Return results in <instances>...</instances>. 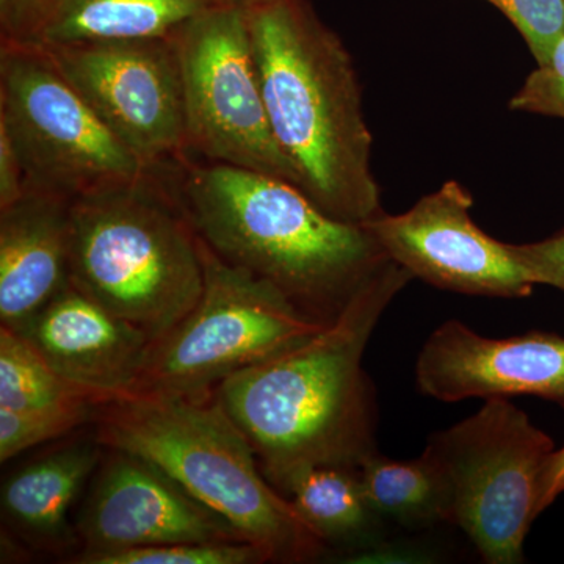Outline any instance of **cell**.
<instances>
[{
  "instance_id": "1",
  "label": "cell",
  "mask_w": 564,
  "mask_h": 564,
  "mask_svg": "<svg viewBox=\"0 0 564 564\" xmlns=\"http://www.w3.org/2000/svg\"><path fill=\"white\" fill-rule=\"evenodd\" d=\"M411 280L392 262L332 325L215 389L282 496L310 467H358L378 452L377 399L362 356L381 315Z\"/></svg>"
},
{
  "instance_id": "2",
  "label": "cell",
  "mask_w": 564,
  "mask_h": 564,
  "mask_svg": "<svg viewBox=\"0 0 564 564\" xmlns=\"http://www.w3.org/2000/svg\"><path fill=\"white\" fill-rule=\"evenodd\" d=\"M172 180L203 242L332 325L393 262L364 223L334 218L291 182L223 163H174Z\"/></svg>"
},
{
  "instance_id": "3",
  "label": "cell",
  "mask_w": 564,
  "mask_h": 564,
  "mask_svg": "<svg viewBox=\"0 0 564 564\" xmlns=\"http://www.w3.org/2000/svg\"><path fill=\"white\" fill-rule=\"evenodd\" d=\"M245 9L270 128L300 191L334 218L373 220L384 212L373 137L343 40L307 0H262Z\"/></svg>"
},
{
  "instance_id": "4",
  "label": "cell",
  "mask_w": 564,
  "mask_h": 564,
  "mask_svg": "<svg viewBox=\"0 0 564 564\" xmlns=\"http://www.w3.org/2000/svg\"><path fill=\"white\" fill-rule=\"evenodd\" d=\"M93 423L104 448L155 464L270 562H313L325 552L291 500L267 480L251 444L215 393L124 395L102 404Z\"/></svg>"
},
{
  "instance_id": "5",
  "label": "cell",
  "mask_w": 564,
  "mask_h": 564,
  "mask_svg": "<svg viewBox=\"0 0 564 564\" xmlns=\"http://www.w3.org/2000/svg\"><path fill=\"white\" fill-rule=\"evenodd\" d=\"M69 280L154 343L191 314L202 243L170 166L73 199Z\"/></svg>"
},
{
  "instance_id": "6",
  "label": "cell",
  "mask_w": 564,
  "mask_h": 564,
  "mask_svg": "<svg viewBox=\"0 0 564 564\" xmlns=\"http://www.w3.org/2000/svg\"><path fill=\"white\" fill-rule=\"evenodd\" d=\"M554 441L510 399L433 433L423 455L443 489L445 522L459 527L489 564L524 562L540 516V484Z\"/></svg>"
},
{
  "instance_id": "7",
  "label": "cell",
  "mask_w": 564,
  "mask_h": 564,
  "mask_svg": "<svg viewBox=\"0 0 564 564\" xmlns=\"http://www.w3.org/2000/svg\"><path fill=\"white\" fill-rule=\"evenodd\" d=\"M202 243L203 293L187 317L152 344L129 395L207 397L234 373L295 347L328 325L300 313L254 274Z\"/></svg>"
},
{
  "instance_id": "8",
  "label": "cell",
  "mask_w": 564,
  "mask_h": 564,
  "mask_svg": "<svg viewBox=\"0 0 564 564\" xmlns=\"http://www.w3.org/2000/svg\"><path fill=\"white\" fill-rule=\"evenodd\" d=\"M0 126L28 191L76 199L161 170L122 143L36 46L0 43Z\"/></svg>"
},
{
  "instance_id": "9",
  "label": "cell",
  "mask_w": 564,
  "mask_h": 564,
  "mask_svg": "<svg viewBox=\"0 0 564 564\" xmlns=\"http://www.w3.org/2000/svg\"><path fill=\"white\" fill-rule=\"evenodd\" d=\"M172 41L184 93L188 158L280 177L299 187L274 140L247 9L220 0L181 25Z\"/></svg>"
},
{
  "instance_id": "10",
  "label": "cell",
  "mask_w": 564,
  "mask_h": 564,
  "mask_svg": "<svg viewBox=\"0 0 564 564\" xmlns=\"http://www.w3.org/2000/svg\"><path fill=\"white\" fill-rule=\"evenodd\" d=\"M36 47L110 131L152 169L188 158L184 93L172 36Z\"/></svg>"
},
{
  "instance_id": "11",
  "label": "cell",
  "mask_w": 564,
  "mask_h": 564,
  "mask_svg": "<svg viewBox=\"0 0 564 564\" xmlns=\"http://www.w3.org/2000/svg\"><path fill=\"white\" fill-rule=\"evenodd\" d=\"M474 198L447 181L410 210L364 223L393 262L434 288L463 295L524 299L536 284L510 243L475 225Z\"/></svg>"
},
{
  "instance_id": "12",
  "label": "cell",
  "mask_w": 564,
  "mask_h": 564,
  "mask_svg": "<svg viewBox=\"0 0 564 564\" xmlns=\"http://www.w3.org/2000/svg\"><path fill=\"white\" fill-rule=\"evenodd\" d=\"M76 521L80 554L192 543L247 541L155 464L107 448Z\"/></svg>"
},
{
  "instance_id": "13",
  "label": "cell",
  "mask_w": 564,
  "mask_h": 564,
  "mask_svg": "<svg viewBox=\"0 0 564 564\" xmlns=\"http://www.w3.org/2000/svg\"><path fill=\"white\" fill-rule=\"evenodd\" d=\"M415 383L441 402L532 395L564 408V337L530 332L489 339L447 321L423 344Z\"/></svg>"
},
{
  "instance_id": "14",
  "label": "cell",
  "mask_w": 564,
  "mask_h": 564,
  "mask_svg": "<svg viewBox=\"0 0 564 564\" xmlns=\"http://www.w3.org/2000/svg\"><path fill=\"white\" fill-rule=\"evenodd\" d=\"M20 334L58 373L107 393H131L154 340L68 282Z\"/></svg>"
},
{
  "instance_id": "15",
  "label": "cell",
  "mask_w": 564,
  "mask_h": 564,
  "mask_svg": "<svg viewBox=\"0 0 564 564\" xmlns=\"http://www.w3.org/2000/svg\"><path fill=\"white\" fill-rule=\"evenodd\" d=\"M73 199L28 191L0 212V323L18 332L68 285Z\"/></svg>"
},
{
  "instance_id": "16",
  "label": "cell",
  "mask_w": 564,
  "mask_h": 564,
  "mask_svg": "<svg viewBox=\"0 0 564 564\" xmlns=\"http://www.w3.org/2000/svg\"><path fill=\"white\" fill-rule=\"evenodd\" d=\"M104 456L93 441L73 443L25 464L2 486V514L32 544L62 551L77 540L68 522L70 507Z\"/></svg>"
},
{
  "instance_id": "17",
  "label": "cell",
  "mask_w": 564,
  "mask_h": 564,
  "mask_svg": "<svg viewBox=\"0 0 564 564\" xmlns=\"http://www.w3.org/2000/svg\"><path fill=\"white\" fill-rule=\"evenodd\" d=\"M220 0H46L35 44L170 39Z\"/></svg>"
},
{
  "instance_id": "18",
  "label": "cell",
  "mask_w": 564,
  "mask_h": 564,
  "mask_svg": "<svg viewBox=\"0 0 564 564\" xmlns=\"http://www.w3.org/2000/svg\"><path fill=\"white\" fill-rule=\"evenodd\" d=\"M284 496L325 544L362 551L383 541L384 521L367 502L358 467H310L289 481Z\"/></svg>"
},
{
  "instance_id": "19",
  "label": "cell",
  "mask_w": 564,
  "mask_h": 564,
  "mask_svg": "<svg viewBox=\"0 0 564 564\" xmlns=\"http://www.w3.org/2000/svg\"><path fill=\"white\" fill-rule=\"evenodd\" d=\"M113 400L63 377L20 334L0 328V408L24 413L96 411Z\"/></svg>"
},
{
  "instance_id": "20",
  "label": "cell",
  "mask_w": 564,
  "mask_h": 564,
  "mask_svg": "<svg viewBox=\"0 0 564 564\" xmlns=\"http://www.w3.org/2000/svg\"><path fill=\"white\" fill-rule=\"evenodd\" d=\"M367 502L383 521L406 529L445 522L443 489L425 455L397 462L375 452L358 466Z\"/></svg>"
},
{
  "instance_id": "21",
  "label": "cell",
  "mask_w": 564,
  "mask_h": 564,
  "mask_svg": "<svg viewBox=\"0 0 564 564\" xmlns=\"http://www.w3.org/2000/svg\"><path fill=\"white\" fill-rule=\"evenodd\" d=\"M79 564H256L270 562L261 547L250 541H192L126 549L104 554H77Z\"/></svg>"
},
{
  "instance_id": "22",
  "label": "cell",
  "mask_w": 564,
  "mask_h": 564,
  "mask_svg": "<svg viewBox=\"0 0 564 564\" xmlns=\"http://www.w3.org/2000/svg\"><path fill=\"white\" fill-rule=\"evenodd\" d=\"M98 410L24 411L0 408V462L47 441L58 440L87 422H93Z\"/></svg>"
},
{
  "instance_id": "23",
  "label": "cell",
  "mask_w": 564,
  "mask_h": 564,
  "mask_svg": "<svg viewBox=\"0 0 564 564\" xmlns=\"http://www.w3.org/2000/svg\"><path fill=\"white\" fill-rule=\"evenodd\" d=\"M521 33L536 63L564 36V0H486Z\"/></svg>"
},
{
  "instance_id": "24",
  "label": "cell",
  "mask_w": 564,
  "mask_h": 564,
  "mask_svg": "<svg viewBox=\"0 0 564 564\" xmlns=\"http://www.w3.org/2000/svg\"><path fill=\"white\" fill-rule=\"evenodd\" d=\"M510 109L564 120V36L510 99Z\"/></svg>"
},
{
  "instance_id": "25",
  "label": "cell",
  "mask_w": 564,
  "mask_h": 564,
  "mask_svg": "<svg viewBox=\"0 0 564 564\" xmlns=\"http://www.w3.org/2000/svg\"><path fill=\"white\" fill-rule=\"evenodd\" d=\"M510 245L538 285H551L564 292V229L540 242Z\"/></svg>"
},
{
  "instance_id": "26",
  "label": "cell",
  "mask_w": 564,
  "mask_h": 564,
  "mask_svg": "<svg viewBox=\"0 0 564 564\" xmlns=\"http://www.w3.org/2000/svg\"><path fill=\"white\" fill-rule=\"evenodd\" d=\"M46 0H0V43L35 44Z\"/></svg>"
},
{
  "instance_id": "27",
  "label": "cell",
  "mask_w": 564,
  "mask_h": 564,
  "mask_svg": "<svg viewBox=\"0 0 564 564\" xmlns=\"http://www.w3.org/2000/svg\"><path fill=\"white\" fill-rule=\"evenodd\" d=\"M28 192L25 172L9 131L0 126V212L10 209Z\"/></svg>"
},
{
  "instance_id": "28",
  "label": "cell",
  "mask_w": 564,
  "mask_h": 564,
  "mask_svg": "<svg viewBox=\"0 0 564 564\" xmlns=\"http://www.w3.org/2000/svg\"><path fill=\"white\" fill-rule=\"evenodd\" d=\"M564 494V447L552 452L545 463L540 484V514Z\"/></svg>"
},
{
  "instance_id": "29",
  "label": "cell",
  "mask_w": 564,
  "mask_h": 564,
  "mask_svg": "<svg viewBox=\"0 0 564 564\" xmlns=\"http://www.w3.org/2000/svg\"><path fill=\"white\" fill-rule=\"evenodd\" d=\"M229 2L239 3V6L250 7L254 6V3L262 2V0H229Z\"/></svg>"
}]
</instances>
